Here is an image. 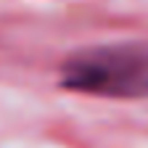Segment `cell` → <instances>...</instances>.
Masks as SVG:
<instances>
[{
    "label": "cell",
    "instance_id": "obj_1",
    "mask_svg": "<svg viewBox=\"0 0 148 148\" xmlns=\"http://www.w3.org/2000/svg\"><path fill=\"white\" fill-rule=\"evenodd\" d=\"M61 87L92 98H145L148 45L103 42L82 48L61 64Z\"/></svg>",
    "mask_w": 148,
    "mask_h": 148
}]
</instances>
